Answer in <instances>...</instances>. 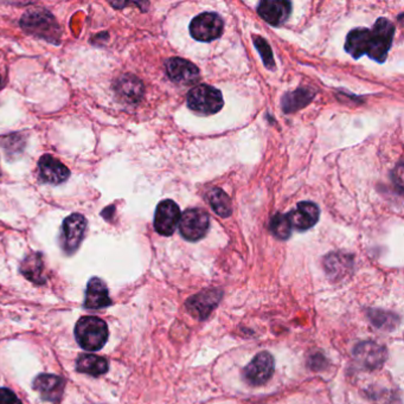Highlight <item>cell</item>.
I'll return each instance as SVG.
<instances>
[{
  "instance_id": "obj_25",
  "label": "cell",
  "mask_w": 404,
  "mask_h": 404,
  "mask_svg": "<svg viewBox=\"0 0 404 404\" xmlns=\"http://www.w3.org/2000/svg\"><path fill=\"white\" fill-rule=\"evenodd\" d=\"M252 42L259 55L262 57L264 64L268 69H275L274 57H273V52H271V45L268 44V42L264 38L259 37V36H252Z\"/></svg>"
},
{
  "instance_id": "obj_11",
  "label": "cell",
  "mask_w": 404,
  "mask_h": 404,
  "mask_svg": "<svg viewBox=\"0 0 404 404\" xmlns=\"http://www.w3.org/2000/svg\"><path fill=\"white\" fill-rule=\"evenodd\" d=\"M222 295L223 293L221 290H203V292L190 298L186 302V308L197 319H207L209 314L219 304Z\"/></svg>"
},
{
  "instance_id": "obj_4",
  "label": "cell",
  "mask_w": 404,
  "mask_h": 404,
  "mask_svg": "<svg viewBox=\"0 0 404 404\" xmlns=\"http://www.w3.org/2000/svg\"><path fill=\"white\" fill-rule=\"evenodd\" d=\"M222 93L212 85H197L188 95V107L200 114L212 115L223 108Z\"/></svg>"
},
{
  "instance_id": "obj_17",
  "label": "cell",
  "mask_w": 404,
  "mask_h": 404,
  "mask_svg": "<svg viewBox=\"0 0 404 404\" xmlns=\"http://www.w3.org/2000/svg\"><path fill=\"white\" fill-rule=\"evenodd\" d=\"M85 307L88 310H100L111 306V300L108 288L101 278H92L85 290Z\"/></svg>"
},
{
  "instance_id": "obj_5",
  "label": "cell",
  "mask_w": 404,
  "mask_h": 404,
  "mask_svg": "<svg viewBox=\"0 0 404 404\" xmlns=\"http://www.w3.org/2000/svg\"><path fill=\"white\" fill-rule=\"evenodd\" d=\"M179 231L190 242L200 241L208 233L210 217L202 209H189L179 221Z\"/></svg>"
},
{
  "instance_id": "obj_14",
  "label": "cell",
  "mask_w": 404,
  "mask_h": 404,
  "mask_svg": "<svg viewBox=\"0 0 404 404\" xmlns=\"http://www.w3.org/2000/svg\"><path fill=\"white\" fill-rule=\"evenodd\" d=\"M287 216L290 226L299 231L311 229L319 221L320 210L317 204L312 202H301L297 209Z\"/></svg>"
},
{
  "instance_id": "obj_2",
  "label": "cell",
  "mask_w": 404,
  "mask_h": 404,
  "mask_svg": "<svg viewBox=\"0 0 404 404\" xmlns=\"http://www.w3.org/2000/svg\"><path fill=\"white\" fill-rule=\"evenodd\" d=\"M395 26L389 19L379 18L369 30L367 39V55L371 60L384 63L393 45Z\"/></svg>"
},
{
  "instance_id": "obj_19",
  "label": "cell",
  "mask_w": 404,
  "mask_h": 404,
  "mask_svg": "<svg viewBox=\"0 0 404 404\" xmlns=\"http://www.w3.org/2000/svg\"><path fill=\"white\" fill-rule=\"evenodd\" d=\"M20 271L27 280L36 285H43L47 281L44 275V261L41 252H30L23 259Z\"/></svg>"
},
{
  "instance_id": "obj_1",
  "label": "cell",
  "mask_w": 404,
  "mask_h": 404,
  "mask_svg": "<svg viewBox=\"0 0 404 404\" xmlns=\"http://www.w3.org/2000/svg\"><path fill=\"white\" fill-rule=\"evenodd\" d=\"M107 324L97 317H82L75 326V338L82 349L99 351L108 341Z\"/></svg>"
},
{
  "instance_id": "obj_8",
  "label": "cell",
  "mask_w": 404,
  "mask_h": 404,
  "mask_svg": "<svg viewBox=\"0 0 404 404\" xmlns=\"http://www.w3.org/2000/svg\"><path fill=\"white\" fill-rule=\"evenodd\" d=\"M274 372V358L267 351L259 353L245 367L243 376L249 384L261 386L271 379Z\"/></svg>"
},
{
  "instance_id": "obj_16",
  "label": "cell",
  "mask_w": 404,
  "mask_h": 404,
  "mask_svg": "<svg viewBox=\"0 0 404 404\" xmlns=\"http://www.w3.org/2000/svg\"><path fill=\"white\" fill-rule=\"evenodd\" d=\"M257 12L262 18L273 26H278L290 17L292 4L285 0H264L259 3Z\"/></svg>"
},
{
  "instance_id": "obj_28",
  "label": "cell",
  "mask_w": 404,
  "mask_h": 404,
  "mask_svg": "<svg viewBox=\"0 0 404 404\" xmlns=\"http://www.w3.org/2000/svg\"><path fill=\"white\" fill-rule=\"evenodd\" d=\"M1 81H3V80H1V74H0V85H1Z\"/></svg>"
},
{
  "instance_id": "obj_15",
  "label": "cell",
  "mask_w": 404,
  "mask_h": 404,
  "mask_svg": "<svg viewBox=\"0 0 404 404\" xmlns=\"http://www.w3.org/2000/svg\"><path fill=\"white\" fill-rule=\"evenodd\" d=\"M64 379L55 374H39L34 381V389L41 393L44 400L59 403L63 396Z\"/></svg>"
},
{
  "instance_id": "obj_7",
  "label": "cell",
  "mask_w": 404,
  "mask_h": 404,
  "mask_svg": "<svg viewBox=\"0 0 404 404\" xmlns=\"http://www.w3.org/2000/svg\"><path fill=\"white\" fill-rule=\"evenodd\" d=\"M87 221L85 216L73 214L64 219L61 233V247L68 255H73L85 238Z\"/></svg>"
},
{
  "instance_id": "obj_6",
  "label": "cell",
  "mask_w": 404,
  "mask_h": 404,
  "mask_svg": "<svg viewBox=\"0 0 404 404\" xmlns=\"http://www.w3.org/2000/svg\"><path fill=\"white\" fill-rule=\"evenodd\" d=\"M223 29V19L212 12L200 13L190 24V34L196 41L200 42L215 41L222 36Z\"/></svg>"
},
{
  "instance_id": "obj_23",
  "label": "cell",
  "mask_w": 404,
  "mask_h": 404,
  "mask_svg": "<svg viewBox=\"0 0 404 404\" xmlns=\"http://www.w3.org/2000/svg\"><path fill=\"white\" fill-rule=\"evenodd\" d=\"M209 203L212 205V210L217 214V215L221 216L223 219L226 217H229L233 212V208H231V200H230L229 197L226 195L223 190L221 189H212L210 192L208 193Z\"/></svg>"
},
{
  "instance_id": "obj_24",
  "label": "cell",
  "mask_w": 404,
  "mask_h": 404,
  "mask_svg": "<svg viewBox=\"0 0 404 404\" xmlns=\"http://www.w3.org/2000/svg\"><path fill=\"white\" fill-rule=\"evenodd\" d=\"M271 234L278 240H287L292 233V226L287 216L276 214L271 221Z\"/></svg>"
},
{
  "instance_id": "obj_13",
  "label": "cell",
  "mask_w": 404,
  "mask_h": 404,
  "mask_svg": "<svg viewBox=\"0 0 404 404\" xmlns=\"http://www.w3.org/2000/svg\"><path fill=\"white\" fill-rule=\"evenodd\" d=\"M38 171L39 179L42 182L49 184H61L71 177V171L60 160L52 156L45 154L38 161Z\"/></svg>"
},
{
  "instance_id": "obj_27",
  "label": "cell",
  "mask_w": 404,
  "mask_h": 404,
  "mask_svg": "<svg viewBox=\"0 0 404 404\" xmlns=\"http://www.w3.org/2000/svg\"><path fill=\"white\" fill-rule=\"evenodd\" d=\"M0 404H22V402L11 390L0 388Z\"/></svg>"
},
{
  "instance_id": "obj_20",
  "label": "cell",
  "mask_w": 404,
  "mask_h": 404,
  "mask_svg": "<svg viewBox=\"0 0 404 404\" xmlns=\"http://www.w3.org/2000/svg\"><path fill=\"white\" fill-rule=\"evenodd\" d=\"M369 29L358 27L350 31L346 42H345V50L353 56V59H360L367 54V39Z\"/></svg>"
},
{
  "instance_id": "obj_21",
  "label": "cell",
  "mask_w": 404,
  "mask_h": 404,
  "mask_svg": "<svg viewBox=\"0 0 404 404\" xmlns=\"http://www.w3.org/2000/svg\"><path fill=\"white\" fill-rule=\"evenodd\" d=\"M76 369L81 374H90L93 377H99L108 371V362L102 357L95 355H82L78 358Z\"/></svg>"
},
{
  "instance_id": "obj_22",
  "label": "cell",
  "mask_w": 404,
  "mask_h": 404,
  "mask_svg": "<svg viewBox=\"0 0 404 404\" xmlns=\"http://www.w3.org/2000/svg\"><path fill=\"white\" fill-rule=\"evenodd\" d=\"M313 93L307 88H300V90H295L293 93L287 94L283 99H282V108L286 113H292L306 106V104L311 102L313 99Z\"/></svg>"
},
{
  "instance_id": "obj_3",
  "label": "cell",
  "mask_w": 404,
  "mask_h": 404,
  "mask_svg": "<svg viewBox=\"0 0 404 404\" xmlns=\"http://www.w3.org/2000/svg\"><path fill=\"white\" fill-rule=\"evenodd\" d=\"M20 25L23 29L34 35L36 37L43 38L51 43H60V25L56 23L54 16L45 10L29 11L24 15Z\"/></svg>"
},
{
  "instance_id": "obj_26",
  "label": "cell",
  "mask_w": 404,
  "mask_h": 404,
  "mask_svg": "<svg viewBox=\"0 0 404 404\" xmlns=\"http://www.w3.org/2000/svg\"><path fill=\"white\" fill-rule=\"evenodd\" d=\"M396 315L389 314V313H386V312H370V319L372 320L374 325H377L379 329H386V326H393V322L396 320ZM391 329H393V327H391Z\"/></svg>"
},
{
  "instance_id": "obj_9",
  "label": "cell",
  "mask_w": 404,
  "mask_h": 404,
  "mask_svg": "<svg viewBox=\"0 0 404 404\" xmlns=\"http://www.w3.org/2000/svg\"><path fill=\"white\" fill-rule=\"evenodd\" d=\"M182 214L173 200H165L157 207L154 215V229L163 236H171L179 226Z\"/></svg>"
},
{
  "instance_id": "obj_12",
  "label": "cell",
  "mask_w": 404,
  "mask_h": 404,
  "mask_svg": "<svg viewBox=\"0 0 404 404\" xmlns=\"http://www.w3.org/2000/svg\"><path fill=\"white\" fill-rule=\"evenodd\" d=\"M166 73L170 80L178 85H193L200 78V69L190 61L180 57H172L167 60Z\"/></svg>"
},
{
  "instance_id": "obj_10",
  "label": "cell",
  "mask_w": 404,
  "mask_h": 404,
  "mask_svg": "<svg viewBox=\"0 0 404 404\" xmlns=\"http://www.w3.org/2000/svg\"><path fill=\"white\" fill-rule=\"evenodd\" d=\"M353 353H355L357 362L369 370H376V369L382 367L388 357L386 348L374 341L360 343L357 345Z\"/></svg>"
},
{
  "instance_id": "obj_18",
  "label": "cell",
  "mask_w": 404,
  "mask_h": 404,
  "mask_svg": "<svg viewBox=\"0 0 404 404\" xmlns=\"http://www.w3.org/2000/svg\"><path fill=\"white\" fill-rule=\"evenodd\" d=\"M115 90L119 97L130 104H135L141 100L144 95V85L140 80L132 75H123L115 82Z\"/></svg>"
}]
</instances>
